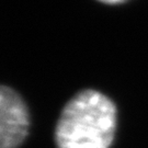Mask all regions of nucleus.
I'll return each mask as SVG.
<instances>
[{
	"label": "nucleus",
	"mask_w": 148,
	"mask_h": 148,
	"mask_svg": "<svg viewBox=\"0 0 148 148\" xmlns=\"http://www.w3.org/2000/svg\"><path fill=\"white\" fill-rule=\"evenodd\" d=\"M116 127V108L93 89L80 91L65 104L55 127L57 148H110Z\"/></svg>",
	"instance_id": "f257e3e1"
},
{
	"label": "nucleus",
	"mask_w": 148,
	"mask_h": 148,
	"mask_svg": "<svg viewBox=\"0 0 148 148\" xmlns=\"http://www.w3.org/2000/svg\"><path fill=\"white\" fill-rule=\"evenodd\" d=\"M27 108L22 98L7 86L0 88V148H18L27 136Z\"/></svg>",
	"instance_id": "f03ea898"
},
{
	"label": "nucleus",
	"mask_w": 148,
	"mask_h": 148,
	"mask_svg": "<svg viewBox=\"0 0 148 148\" xmlns=\"http://www.w3.org/2000/svg\"><path fill=\"white\" fill-rule=\"evenodd\" d=\"M100 2L106 3V5H117V3H122V2H125L126 0H98Z\"/></svg>",
	"instance_id": "7ed1b4c3"
}]
</instances>
